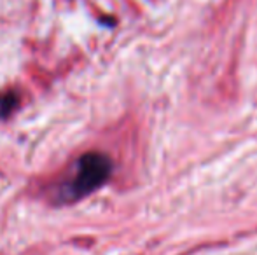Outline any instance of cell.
<instances>
[{"instance_id": "1", "label": "cell", "mask_w": 257, "mask_h": 255, "mask_svg": "<svg viewBox=\"0 0 257 255\" xmlns=\"http://www.w3.org/2000/svg\"><path fill=\"white\" fill-rule=\"evenodd\" d=\"M112 173V161L102 152H88L75 163L70 180L58 192L61 203H74L102 187Z\"/></svg>"}]
</instances>
